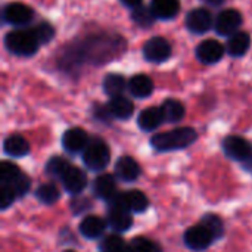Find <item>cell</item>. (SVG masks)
Here are the masks:
<instances>
[{"label": "cell", "mask_w": 252, "mask_h": 252, "mask_svg": "<svg viewBox=\"0 0 252 252\" xmlns=\"http://www.w3.org/2000/svg\"><path fill=\"white\" fill-rule=\"evenodd\" d=\"M198 134L192 127H180L171 131L155 134L151 139V145L161 152L167 151H177L190 146L196 140Z\"/></svg>", "instance_id": "6da1fadb"}, {"label": "cell", "mask_w": 252, "mask_h": 252, "mask_svg": "<svg viewBox=\"0 0 252 252\" xmlns=\"http://www.w3.org/2000/svg\"><path fill=\"white\" fill-rule=\"evenodd\" d=\"M4 46L10 53L16 56H31L38 50L40 43L37 41L35 35L31 32L30 28H18L6 34Z\"/></svg>", "instance_id": "7a4b0ae2"}, {"label": "cell", "mask_w": 252, "mask_h": 252, "mask_svg": "<svg viewBox=\"0 0 252 252\" xmlns=\"http://www.w3.org/2000/svg\"><path fill=\"white\" fill-rule=\"evenodd\" d=\"M111 159V151L108 145L100 139H93L89 142L87 148L83 152V161L87 168L93 171H100L106 168Z\"/></svg>", "instance_id": "3957f363"}, {"label": "cell", "mask_w": 252, "mask_h": 252, "mask_svg": "<svg viewBox=\"0 0 252 252\" xmlns=\"http://www.w3.org/2000/svg\"><path fill=\"white\" fill-rule=\"evenodd\" d=\"M111 208L126 210L130 213H142L148 208V196L140 190H128L124 193H117L111 201Z\"/></svg>", "instance_id": "277c9868"}, {"label": "cell", "mask_w": 252, "mask_h": 252, "mask_svg": "<svg viewBox=\"0 0 252 252\" xmlns=\"http://www.w3.org/2000/svg\"><path fill=\"white\" fill-rule=\"evenodd\" d=\"M242 25V15L236 9H226L219 13L214 22V28L220 35H233Z\"/></svg>", "instance_id": "5b68a950"}, {"label": "cell", "mask_w": 252, "mask_h": 252, "mask_svg": "<svg viewBox=\"0 0 252 252\" xmlns=\"http://www.w3.org/2000/svg\"><path fill=\"white\" fill-rule=\"evenodd\" d=\"M170 55H171V46L164 37H152L143 46V56L149 62L154 63L164 62L170 58Z\"/></svg>", "instance_id": "8992f818"}, {"label": "cell", "mask_w": 252, "mask_h": 252, "mask_svg": "<svg viewBox=\"0 0 252 252\" xmlns=\"http://www.w3.org/2000/svg\"><path fill=\"white\" fill-rule=\"evenodd\" d=\"M213 241H214V236L204 224L193 226V227L188 229L185 233V244L188 248H190L193 251L207 250L213 244Z\"/></svg>", "instance_id": "52a82bcc"}, {"label": "cell", "mask_w": 252, "mask_h": 252, "mask_svg": "<svg viewBox=\"0 0 252 252\" xmlns=\"http://www.w3.org/2000/svg\"><path fill=\"white\" fill-rule=\"evenodd\" d=\"M34 13L32 9L24 3H9L3 7V19L4 22L10 24V25H16V27H22L27 25L28 22H31Z\"/></svg>", "instance_id": "ba28073f"}, {"label": "cell", "mask_w": 252, "mask_h": 252, "mask_svg": "<svg viewBox=\"0 0 252 252\" xmlns=\"http://www.w3.org/2000/svg\"><path fill=\"white\" fill-rule=\"evenodd\" d=\"M89 142L90 140H89L87 133L83 128H80V127L69 128L62 136V145H63L65 151H68L71 154L84 152V149L87 148Z\"/></svg>", "instance_id": "9c48e42d"}, {"label": "cell", "mask_w": 252, "mask_h": 252, "mask_svg": "<svg viewBox=\"0 0 252 252\" xmlns=\"http://www.w3.org/2000/svg\"><path fill=\"white\" fill-rule=\"evenodd\" d=\"M186 27L195 34L207 32L213 27V16L207 9L196 7L186 16Z\"/></svg>", "instance_id": "30bf717a"}, {"label": "cell", "mask_w": 252, "mask_h": 252, "mask_svg": "<svg viewBox=\"0 0 252 252\" xmlns=\"http://www.w3.org/2000/svg\"><path fill=\"white\" fill-rule=\"evenodd\" d=\"M223 149L226 155L236 161H244L251 154V145L241 136H229L223 142Z\"/></svg>", "instance_id": "8fae6325"}, {"label": "cell", "mask_w": 252, "mask_h": 252, "mask_svg": "<svg viewBox=\"0 0 252 252\" xmlns=\"http://www.w3.org/2000/svg\"><path fill=\"white\" fill-rule=\"evenodd\" d=\"M224 55V46L217 40H205L196 47V58L202 63H216Z\"/></svg>", "instance_id": "7c38bea8"}, {"label": "cell", "mask_w": 252, "mask_h": 252, "mask_svg": "<svg viewBox=\"0 0 252 252\" xmlns=\"http://www.w3.org/2000/svg\"><path fill=\"white\" fill-rule=\"evenodd\" d=\"M61 180H62L63 188H65L69 193H72V195L81 193L83 189H84L86 185H87V177H86L84 171L80 170V168L75 167V165H69V167L66 168V171L62 174Z\"/></svg>", "instance_id": "4fadbf2b"}, {"label": "cell", "mask_w": 252, "mask_h": 252, "mask_svg": "<svg viewBox=\"0 0 252 252\" xmlns=\"http://www.w3.org/2000/svg\"><path fill=\"white\" fill-rule=\"evenodd\" d=\"M140 165L131 157H121L115 164V174L123 182H134L140 176Z\"/></svg>", "instance_id": "5bb4252c"}, {"label": "cell", "mask_w": 252, "mask_h": 252, "mask_svg": "<svg viewBox=\"0 0 252 252\" xmlns=\"http://www.w3.org/2000/svg\"><path fill=\"white\" fill-rule=\"evenodd\" d=\"M151 10L158 19H173L180 10V3L179 0H152Z\"/></svg>", "instance_id": "9a60e30c"}, {"label": "cell", "mask_w": 252, "mask_h": 252, "mask_svg": "<svg viewBox=\"0 0 252 252\" xmlns=\"http://www.w3.org/2000/svg\"><path fill=\"white\" fill-rule=\"evenodd\" d=\"M250 46H251L250 34L245 32V31H238L233 35H230V38H229V41L226 44V49L232 56L239 58V56H244L248 52Z\"/></svg>", "instance_id": "2e32d148"}, {"label": "cell", "mask_w": 252, "mask_h": 252, "mask_svg": "<svg viewBox=\"0 0 252 252\" xmlns=\"http://www.w3.org/2000/svg\"><path fill=\"white\" fill-rule=\"evenodd\" d=\"M164 121V115L161 108H146L145 111L140 112L137 118V124L142 130L145 131H152L158 128Z\"/></svg>", "instance_id": "e0dca14e"}, {"label": "cell", "mask_w": 252, "mask_h": 252, "mask_svg": "<svg viewBox=\"0 0 252 252\" xmlns=\"http://www.w3.org/2000/svg\"><path fill=\"white\" fill-rule=\"evenodd\" d=\"M93 190H94L96 196H99L100 199L111 201V199L117 195L115 179H114L111 174H102V176H99V177L94 180Z\"/></svg>", "instance_id": "ac0fdd59"}, {"label": "cell", "mask_w": 252, "mask_h": 252, "mask_svg": "<svg viewBox=\"0 0 252 252\" xmlns=\"http://www.w3.org/2000/svg\"><path fill=\"white\" fill-rule=\"evenodd\" d=\"M108 109H109V114L118 120H127L133 115V111H134V105L130 99H127L126 96H117V97H112L109 105H108Z\"/></svg>", "instance_id": "d6986e66"}, {"label": "cell", "mask_w": 252, "mask_h": 252, "mask_svg": "<svg viewBox=\"0 0 252 252\" xmlns=\"http://www.w3.org/2000/svg\"><path fill=\"white\" fill-rule=\"evenodd\" d=\"M3 149H4V154L7 157L21 158V157H25L30 152V145L22 136L12 134V136L6 137V140L3 143Z\"/></svg>", "instance_id": "ffe728a7"}, {"label": "cell", "mask_w": 252, "mask_h": 252, "mask_svg": "<svg viewBox=\"0 0 252 252\" xmlns=\"http://www.w3.org/2000/svg\"><path fill=\"white\" fill-rule=\"evenodd\" d=\"M128 90L136 97H148L154 92V81L145 74H137L130 78Z\"/></svg>", "instance_id": "44dd1931"}, {"label": "cell", "mask_w": 252, "mask_h": 252, "mask_svg": "<svg viewBox=\"0 0 252 252\" xmlns=\"http://www.w3.org/2000/svg\"><path fill=\"white\" fill-rule=\"evenodd\" d=\"M105 232V221L97 216H89L80 223V233L87 239H96Z\"/></svg>", "instance_id": "7402d4cb"}, {"label": "cell", "mask_w": 252, "mask_h": 252, "mask_svg": "<svg viewBox=\"0 0 252 252\" xmlns=\"http://www.w3.org/2000/svg\"><path fill=\"white\" fill-rule=\"evenodd\" d=\"M108 223L115 232H126L133 226V217L130 211L111 208L108 214Z\"/></svg>", "instance_id": "603a6c76"}, {"label": "cell", "mask_w": 252, "mask_h": 252, "mask_svg": "<svg viewBox=\"0 0 252 252\" xmlns=\"http://www.w3.org/2000/svg\"><path fill=\"white\" fill-rule=\"evenodd\" d=\"M161 111L164 115V121L167 123H179L185 117V106L182 102L176 99H167L161 105Z\"/></svg>", "instance_id": "cb8c5ba5"}, {"label": "cell", "mask_w": 252, "mask_h": 252, "mask_svg": "<svg viewBox=\"0 0 252 252\" xmlns=\"http://www.w3.org/2000/svg\"><path fill=\"white\" fill-rule=\"evenodd\" d=\"M103 90L111 97L121 96L126 90V78L120 74H108L103 80Z\"/></svg>", "instance_id": "d4e9b609"}, {"label": "cell", "mask_w": 252, "mask_h": 252, "mask_svg": "<svg viewBox=\"0 0 252 252\" xmlns=\"http://www.w3.org/2000/svg\"><path fill=\"white\" fill-rule=\"evenodd\" d=\"M35 195H37L38 201L43 202V204H46V205H52V204H55L59 199V190H58V188L53 183H44V185H41L37 189Z\"/></svg>", "instance_id": "484cf974"}, {"label": "cell", "mask_w": 252, "mask_h": 252, "mask_svg": "<svg viewBox=\"0 0 252 252\" xmlns=\"http://www.w3.org/2000/svg\"><path fill=\"white\" fill-rule=\"evenodd\" d=\"M131 16H133L134 22H136L137 25L143 27V28L151 27V25L154 24V21H155V15L152 13L151 7H145L143 4H140V6H137L136 9H133Z\"/></svg>", "instance_id": "4316f807"}, {"label": "cell", "mask_w": 252, "mask_h": 252, "mask_svg": "<svg viewBox=\"0 0 252 252\" xmlns=\"http://www.w3.org/2000/svg\"><path fill=\"white\" fill-rule=\"evenodd\" d=\"M22 173L19 171V168L7 161H3L0 164V182L1 185H10L13 183Z\"/></svg>", "instance_id": "83f0119b"}, {"label": "cell", "mask_w": 252, "mask_h": 252, "mask_svg": "<svg viewBox=\"0 0 252 252\" xmlns=\"http://www.w3.org/2000/svg\"><path fill=\"white\" fill-rule=\"evenodd\" d=\"M30 30H31V32L35 35V38H37V41H38L40 44L50 41V40L53 38V35H55V30H53V27H52L50 24H47V22L37 24V25L31 27Z\"/></svg>", "instance_id": "f1b7e54d"}, {"label": "cell", "mask_w": 252, "mask_h": 252, "mask_svg": "<svg viewBox=\"0 0 252 252\" xmlns=\"http://www.w3.org/2000/svg\"><path fill=\"white\" fill-rule=\"evenodd\" d=\"M201 224H204V226L211 232V235L214 236V239L223 236V233H224L223 221H221L220 217L216 216V214H207V216L204 217V220H202Z\"/></svg>", "instance_id": "f546056e"}, {"label": "cell", "mask_w": 252, "mask_h": 252, "mask_svg": "<svg viewBox=\"0 0 252 252\" xmlns=\"http://www.w3.org/2000/svg\"><path fill=\"white\" fill-rule=\"evenodd\" d=\"M69 165H71V164H69L66 159L61 158V157H53V158L47 162V165H46V171H47L52 177L61 179V177H62V174L66 171V168H68Z\"/></svg>", "instance_id": "4dcf8cb0"}, {"label": "cell", "mask_w": 252, "mask_h": 252, "mask_svg": "<svg viewBox=\"0 0 252 252\" xmlns=\"http://www.w3.org/2000/svg\"><path fill=\"white\" fill-rule=\"evenodd\" d=\"M130 250L131 252H159V247L146 238H136L133 239Z\"/></svg>", "instance_id": "1f68e13d"}, {"label": "cell", "mask_w": 252, "mask_h": 252, "mask_svg": "<svg viewBox=\"0 0 252 252\" xmlns=\"http://www.w3.org/2000/svg\"><path fill=\"white\" fill-rule=\"evenodd\" d=\"M18 198L15 189L10 185H1L0 186V207L6 210L7 207L12 205V202Z\"/></svg>", "instance_id": "d6a6232c"}, {"label": "cell", "mask_w": 252, "mask_h": 252, "mask_svg": "<svg viewBox=\"0 0 252 252\" xmlns=\"http://www.w3.org/2000/svg\"><path fill=\"white\" fill-rule=\"evenodd\" d=\"M10 186L15 189V192H16V195L19 198V196H22V195H25L28 192V189H30V179L25 174H21L13 183H10Z\"/></svg>", "instance_id": "836d02e7"}, {"label": "cell", "mask_w": 252, "mask_h": 252, "mask_svg": "<svg viewBox=\"0 0 252 252\" xmlns=\"http://www.w3.org/2000/svg\"><path fill=\"white\" fill-rule=\"evenodd\" d=\"M123 4H126L127 7H131V9H136L137 6L142 4V0H121Z\"/></svg>", "instance_id": "e575fe53"}, {"label": "cell", "mask_w": 252, "mask_h": 252, "mask_svg": "<svg viewBox=\"0 0 252 252\" xmlns=\"http://www.w3.org/2000/svg\"><path fill=\"white\" fill-rule=\"evenodd\" d=\"M205 3H208V4H211V6H220L224 0H204Z\"/></svg>", "instance_id": "d590c367"}, {"label": "cell", "mask_w": 252, "mask_h": 252, "mask_svg": "<svg viewBox=\"0 0 252 252\" xmlns=\"http://www.w3.org/2000/svg\"><path fill=\"white\" fill-rule=\"evenodd\" d=\"M65 252H72V251H65Z\"/></svg>", "instance_id": "8d00e7d4"}]
</instances>
